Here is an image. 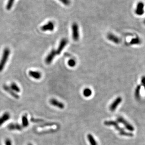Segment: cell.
Segmentation results:
<instances>
[{"mask_svg":"<svg viewBox=\"0 0 145 145\" xmlns=\"http://www.w3.org/2000/svg\"><path fill=\"white\" fill-rule=\"evenodd\" d=\"M29 74L33 78L35 79H40L41 78L42 74L41 72H39V71H30L29 72Z\"/></svg>","mask_w":145,"mask_h":145,"instance_id":"13","label":"cell"},{"mask_svg":"<svg viewBox=\"0 0 145 145\" xmlns=\"http://www.w3.org/2000/svg\"><path fill=\"white\" fill-rule=\"evenodd\" d=\"M41 29L43 31H52L54 29V23L51 21H49L47 24L43 25L41 27Z\"/></svg>","mask_w":145,"mask_h":145,"instance_id":"11","label":"cell"},{"mask_svg":"<svg viewBox=\"0 0 145 145\" xmlns=\"http://www.w3.org/2000/svg\"><path fill=\"white\" fill-rule=\"evenodd\" d=\"M92 94V91L90 89L88 88H86L83 91V95L85 97H89L91 96Z\"/></svg>","mask_w":145,"mask_h":145,"instance_id":"19","label":"cell"},{"mask_svg":"<svg viewBox=\"0 0 145 145\" xmlns=\"http://www.w3.org/2000/svg\"><path fill=\"white\" fill-rule=\"evenodd\" d=\"M8 128L10 130H11V131L17 130V131H21L22 130V126L18 123H10L8 125Z\"/></svg>","mask_w":145,"mask_h":145,"instance_id":"12","label":"cell"},{"mask_svg":"<svg viewBox=\"0 0 145 145\" xmlns=\"http://www.w3.org/2000/svg\"><path fill=\"white\" fill-rule=\"evenodd\" d=\"M87 139L88 140L89 142L90 143L91 145H98V143L97 142L96 140L94 139L93 136L91 134H88L87 135Z\"/></svg>","mask_w":145,"mask_h":145,"instance_id":"16","label":"cell"},{"mask_svg":"<svg viewBox=\"0 0 145 145\" xmlns=\"http://www.w3.org/2000/svg\"><path fill=\"white\" fill-rule=\"evenodd\" d=\"M107 37L109 40L112 42H114L116 44H118L120 42V39L118 38L117 36H115V35H114L113 34H109L107 35Z\"/></svg>","mask_w":145,"mask_h":145,"instance_id":"15","label":"cell"},{"mask_svg":"<svg viewBox=\"0 0 145 145\" xmlns=\"http://www.w3.org/2000/svg\"><path fill=\"white\" fill-rule=\"evenodd\" d=\"M5 145H12V142L10 139H7L5 141Z\"/></svg>","mask_w":145,"mask_h":145,"instance_id":"27","label":"cell"},{"mask_svg":"<svg viewBox=\"0 0 145 145\" xmlns=\"http://www.w3.org/2000/svg\"><path fill=\"white\" fill-rule=\"evenodd\" d=\"M22 126L24 128L28 127L29 125V121L27 118V115H24L22 118Z\"/></svg>","mask_w":145,"mask_h":145,"instance_id":"17","label":"cell"},{"mask_svg":"<svg viewBox=\"0 0 145 145\" xmlns=\"http://www.w3.org/2000/svg\"><path fill=\"white\" fill-rule=\"evenodd\" d=\"M144 24H145V20H144Z\"/></svg>","mask_w":145,"mask_h":145,"instance_id":"32","label":"cell"},{"mask_svg":"<svg viewBox=\"0 0 145 145\" xmlns=\"http://www.w3.org/2000/svg\"><path fill=\"white\" fill-rule=\"evenodd\" d=\"M68 64L70 67H74L76 65V61L74 59H70L68 62Z\"/></svg>","mask_w":145,"mask_h":145,"instance_id":"24","label":"cell"},{"mask_svg":"<svg viewBox=\"0 0 145 145\" xmlns=\"http://www.w3.org/2000/svg\"><path fill=\"white\" fill-rule=\"evenodd\" d=\"M54 123H48L44 124L43 125H41V127H48V126H52L53 125H54Z\"/></svg>","mask_w":145,"mask_h":145,"instance_id":"26","label":"cell"},{"mask_svg":"<svg viewBox=\"0 0 145 145\" xmlns=\"http://www.w3.org/2000/svg\"><path fill=\"white\" fill-rule=\"evenodd\" d=\"M119 134L120 135H121V136H128V137H133V133H128L127 132H125L124 130L119 133Z\"/></svg>","mask_w":145,"mask_h":145,"instance_id":"22","label":"cell"},{"mask_svg":"<svg viewBox=\"0 0 145 145\" xmlns=\"http://www.w3.org/2000/svg\"><path fill=\"white\" fill-rule=\"evenodd\" d=\"M117 121L121 123L122 124H123L125 128L127 130L130 131V132H133L134 131V128L133 126L129 122H128L124 118L121 116H119L117 118Z\"/></svg>","mask_w":145,"mask_h":145,"instance_id":"2","label":"cell"},{"mask_svg":"<svg viewBox=\"0 0 145 145\" xmlns=\"http://www.w3.org/2000/svg\"><path fill=\"white\" fill-rule=\"evenodd\" d=\"M72 38L74 41H78L79 40V26L76 23H73L72 25Z\"/></svg>","mask_w":145,"mask_h":145,"instance_id":"4","label":"cell"},{"mask_svg":"<svg viewBox=\"0 0 145 145\" xmlns=\"http://www.w3.org/2000/svg\"><path fill=\"white\" fill-rule=\"evenodd\" d=\"M143 87H144V89H145V86H143Z\"/></svg>","mask_w":145,"mask_h":145,"instance_id":"31","label":"cell"},{"mask_svg":"<svg viewBox=\"0 0 145 145\" xmlns=\"http://www.w3.org/2000/svg\"><path fill=\"white\" fill-rule=\"evenodd\" d=\"M104 124L106 126H113L117 131L119 132V133H120V132H121L122 131L124 130L123 129H122L121 127H119V126L118 125V122H117L116 121H113V120L106 121L104 122Z\"/></svg>","mask_w":145,"mask_h":145,"instance_id":"3","label":"cell"},{"mask_svg":"<svg viewBox=\"0 0 145 145\" xmlns=\"http://www.w3.org/2000/svg\"><path fill=\"white\" fill-rule=\"evenodd\" d=\"M122 101V98L120 97H117L109 107V109L111 112H114L117 109V107L120 104Z\"/></svg>","mask_w":145,"mask_h":145,"instance_id":"5","label":"cell"},{"mask_svg":"<svg viewBox=\"0 0 145 145\" xmlns=\"http://www.w3.org/2000/svg\"><path fill=\"white\" fill-rule=\"evenodd\" d=\"M140 90H141V85H138L135 91V97L137 99H139L140 98Z\"/></svg>","mask_w":145,"mask_h":145,"instance_id":"18","label":"cell"},{"mask_svg":"<svg viewBox=\"0 0 145 145\" xmlns=\"http://www.w3.org/2000/svg\"><path fill=\"white\" fill-rule=\"evenodd\" d=\"M141 85L143 86L145 85V76H142L141 79Z\"/></svg>","mask_w":145,"mask_h":145,"instance_id":"28","label":"cell"},{"mask_svg":"<svg viewBox=\"0 0 145 145\" xmlns=\"http://www.w3.org/2000/svg\"><path fill=\"white\" fill-rule=\"evenodd\" d=\"M10 88L12 90L16 92H19L20 91V89L17 85L15 83H12L10 85Z\"/></svg>","mask_w":145,"mask_h":145,"instance_id":"20","label":"cell"},{"mask_svg":"<svg viewBox=\"0 0 145 145\" xmlns=\"http://www.w3.org/2000/svg\"><path fill=\"white\" fill-rule=\"evenodd\" d=\"M141 42V41L139 38L136 37L135 38L133 39L130 42V44L131 45H137V44H140Z\"/></svg>","mask_w":145,"mask_h":145,"instance_id":"21","label":"cell"},{"mask_svg":"<svg viewBox=\"0 0 145 145\" xmlns=\"http://www.w3.org/2000/svg\"><path fill=\"white\" fill-rule=\"evenodd\" d=\"M14 1H15V0H8V2L7 6H6L7 10H10L11 9L12 6L14 4Z\"/></svg>","mask_w":145,"mask_h":145,"instance_id":"23","label":"cell"},{"mask_svg":"<svg viewBox=\"0 0 145 145\" xmlns=\"http://www.w3.org/2000/svg\"><path fill=\"white\" fill-rule=\"evenodd\" d=\"M62 3L64 4L66 6H68L70 4V0H59Z\"/></svg>","mask_w":145,"mask_h":145,"instance_id":"25","label":"cell"},{"mask_svg":"<svg viewBox=\"0 0 145 145\" xmlns=\"http://www.w3.org/2000/svg\"><path fill=\"white\" fill-rule=\"evenodd\" d=\"M67 43H68V41L66 39L63 38V39H62V40L60 42L59 47L56 50L57 54H60L61 52L63 49V48H64V47L66 45Z\"/></svg>","mask_w":145,"mask_h":145,"instance_id":"8","label":"cell"},{"mask_svg":"<svg viewBox=\"0 0 145 145\" xmlns=\"http://www.w3.org/2000/svg\"><path fill=\"white\" fill-rule=\"evenodd\" d=\"M10 117V114L8 112H6L2 115V116L0 117V126L4 123L5 121L9 120Z\"/></svg>","mask_w":145,"mask_h":145,"instance_id":"14","label":"cell"},{"mask_svg":"<svg viewBox=\"0 0 145 145\" xmlns=\"http://www.w3.org/2000/svg\"><path fill=\"white\" fill-rule=\"evenodd\" d=\"M28 145H32V144H30H30H28Z\"/></svg>","mask_w":145,"mask_h":145,"instance_id":"30","label":"cell"},{"mask_svg":"<svg viewBox=\"0 0 145 145\" xmlns=\"http://www.w3.org/2000/svg\"><path fill=\"white\" fill-rule=\"evenodd\" d=\"M3 88L7 92L9 93L11 96H12V97H14V98H17V99L19 98V96H18V95L14 91H13L12 89L10 88V87H9L8 86L4 85H3Z\"/></svg>","mask_w":145,"mask_h":145,"instance_id":"10","label":"cell"},{"mask_svg":"<svg viewBox=\"0 0 145 145\" xmlns=\"http://www.w3.org/2000/svg\"><path fill=\"white\" fill-rule=\"evenodd\" d=\"M49 102L50 103L51 105H53V106L56 107L59 109H63L64 108V104L61 102H60L56 100L55 98H52L50 100Z\"/></svg>","mask_w":145,"mask_h":145,"instance_id":"7","label":"cell"},{"mask_svg":"<svg viewBox=\"0 0 145 145\" xmlns=\"http://www.w3.org/2000/svg\"><path fill=\"white\" fill-rule=\"evenodd\" d=\"M31 120V121H32V122H41V121H42V120H40V119H34L33 118H32Z\"/></svg>","mask_w":145,"mask_h":145,"instance_id":"29","label":"cell"},{"mask_svg":"<svg viewBox=\"0 0 145 145\" xmlns=\"http://www.w3.org/2000/svg\"><path fill=\"white\" fill-rule=\"evenodd\" d=\"M10 54V50L9 48H5L4 49L1 59L0 61V72H1L5 66L6 63L8 60Z\"/></svg>","mask_w":145,"mask_h":145,"instance_id":"1","label":"cell"},{"mask_svg":"<svg viewBox=\"0 0 145 145\" xmlns=\"http://www.w3.org/2000/svg\"><path fill=\"white\" fill-rule=\"evenodd\" d=\"M144 3L142 2H139V3H138L137 4L136 9L135 10V13L139 16L142 15L144 13Z\"/></svg>","mask_w":145,"mask_h":145,"instance_id":"9","label":"cell"},{"mask_svg":"<svg viewBox=\"0 0 145 145\" xmlns=\"http://www.w3.org/2000/svg\"><path fill=\"white\" fill-rule=\"evenodd\" d=\"M56 54H57L56 50H55V49H52L46 58L45 62L46 64L48 65L50 64L52 62L53 60L54 59V57H55Z\"/></svg>","mask_w":145,"mask_h":145,"instance_id":"6","label":"cell"}]
</instances>
